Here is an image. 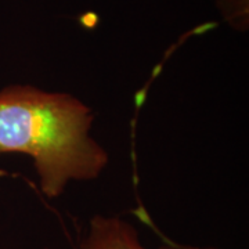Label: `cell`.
Listing matches in <instances>:
<instances>
[{
  "mask_svg": "<svg viewBox=\"0 0 249 249\" xmlns=\"http://www.w3.org/2000/svg\"><path fill=\"white\" fill-rule=\"evenodd\" d=\"M91 124L90 108L71 94L34 86L0 90V154L29 155L49 198L61 196L71 181L98 178L107 166Z\"/></svg>",
  "mask_w": 249,
  "mask_h": 249,
  "instance_id": "1",
  "label": "cell"
},
{
  "mask_svg": "<svg viewBox=\"0 0 249 249\" xmlns=\"http://www.w3.org/2000/svg\"><path fill=\"white\" fill-rule=\"evenodd\" d=\"M79 249H148L140 242L139 234L130 223L119 217L96 216Z\"/></svg>",
  "mask_w": 249,
  "mask_h": 249,
  "instance_id": "2",
  "label": "cell"
},
{
  "mask_svg": "<svg viewBox=\"0 0 249 249\" xmlns=\"http://www.w3.org/2000/svg\"><path fill=\"white\" fill-rule=\"evenodd\" d=\"M160 249H205V248H196V247H188V245H181V244H176V242H165ZM209 249V248H206Z\"/></svg>",
  "mask_w": 249,
  "mask_h": 249,
  "instance_id": "3",
  "label": "cell"
}]
</instances>
